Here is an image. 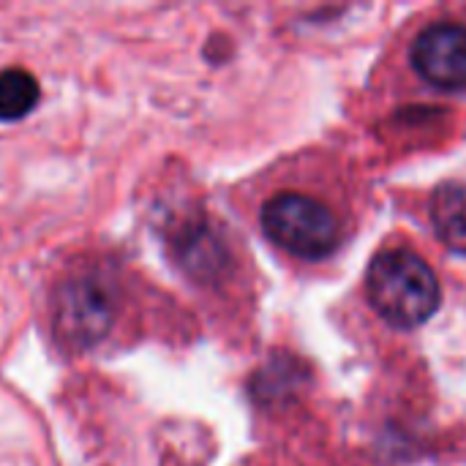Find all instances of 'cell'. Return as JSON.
Listing matches in <instances>:
<instances>
[{"instance_id": "5b68a950", "label": "cell", "mask_w": 466, "mask_h": 466, "mask_svg": "<svg viewBox=\"0 0 466 466\" xmlns=\"http://www.w3.org/2000/svg\"><path fill=\"white\" fill-rule=\"evenodd\" d=\"M431 224L440 235V240L466 254V183L451 180L442 183L431 197Z\"/></svg>"}, {"instance_id": "277c9868", "label": "cell", "mask_w": 466, "mask_h": 466, "mask_svg": "<svg viewBox=\"0 0 466 466\" xmlns=\"http://www.w3.org/2000/svg\"><path fill=\"white\" fill-rule=\"evenodd\" d=\"M415 71L440 90L466 87V25L434 22L412 44Z\"/></svg>"}, {"instance_id": "6da1fadb", "label": "cell", "mask_w": 466, "mask_h": 466, "mask_svg": "<svg viewBox=\"0 0 466 466\" xmlns=\"http://www.w3.org/2000/svg\"><path fill=\"white\" fill-rule=\"evenodd\" d=\"M366 292L374 311L396 328L423 325L440 309L442 298L434 270L407 248H390L374 257Z\"/></svg>"}, {"instance_id": "3957f363", "label": "cell", "mask_w": 466, "mask_h": 466, "mask_svg": "<svg viewBox=\"0 0 466 466\" xmlns=\"http://www.w3.org/2000/svg\"><path fill=\"white\" fill-rule=\"evenodd\" d=\"M262 232L300 259H322L341 243L333 208L298 191H281L262 205Z\"/></svg>"}, {"instance_id": "7a4b0ae2", "label": "cell", "mask_w": 466, "mask_h": 466, "mask_svg": "<svg viewBox=\"0 0 466 466\" xmlns=\"http://www.w3.org/2000/svg\"><path fill=\"white\" fill-rule=\"evenodd\" d=\"M117 287L104 270H82L57 287L52 328L66 350L96 347L115 325Z\"/></svg>"}, {"instance_id": "8992f818", "label": "cell", "mask_w": 466, "mask_h": 466, "mask_svg": "<svg viewBox=\"0 0 466 466\" xmlns=\"http://www.w3.org/2000/svg\"><path fill=\"white\" fill-rule=\"evenodd\" d=\"M41 98V87L35 76L25 68H3L0 71V120L14 123L27 117Z\"/></svg>"}]
</instances>
